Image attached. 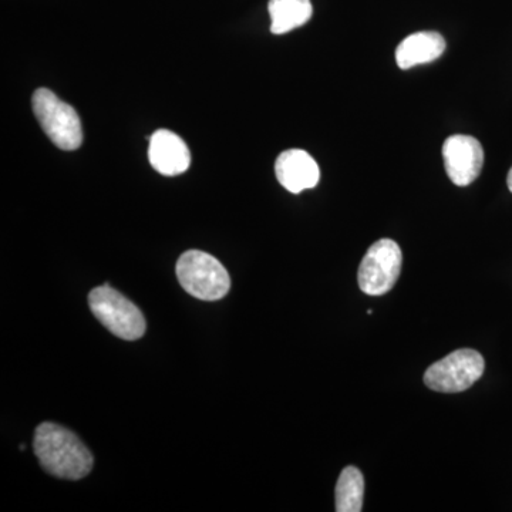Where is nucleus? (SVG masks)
I'll use <instances>...</instances> for the list:
<instances>
[{
  "label": "nucleus",
  "mask_w": 512,
  "mask_h": 512,
  "mask_svg": "<svg viewBox=\"0 0 512 512\" xmlns=\"http://www.w3.org/2000/svg\"><path fill=\"white\" fill-rule=\"evenodd\" d=\"M268 10L274 35L301 28L313 15L311 0H269Z\"/></svg>",
  "instance_id": "obj_11"
},
{
  "label": "nucleus",
  "mask_w": 512,
  "mask_h": 512,
  "mask_svg": "<svg viewBox=\"0 0 512 512\" xmlns=\"http://www.w3.org/2000/svg\"><path fill=\"white\" fill-rule=\"evenodd\" d=\"M507 184H508V188H510V191L512 192V167H511L510 173H508Z\"/></svg>",
  "instance_id": "obj_13"
},
{
  "label": "nucleus",
  "mask_w": 512,
  "mask_h": 512,
  "mask_svg": "<svg viewBox=\"0 0 512 512\" xmlns=\"http://www.w3.org/2000/svg\"><path fill=\"white\" fill-rule=\"evenodd\" d=\"M148 160L158 173L175 177L185 173L191 165V154L183 138L173 131L157 130L153 136L148 137Z\"/></svg>",
  "instance_id": "obj_8"
},
{
  "label": "nucleus",
  "mask_w": 512,
  "mask_h": 512,
  "mask_svg": "<svg viewBox=\"0 0 512 512\" xmlns=\"http://www.w3.org/2000/svg\"><path fill=\"white\" fill-rule=\"evenodd\" d=\"M443 158L451 183L467 187L483 170L484 150L477 138L456 134L444 141Z\"/></svg>",
  "instance_id": "obj_7"
},
{
  "label": "nucleus",
  "mask_w": 512,
  "mask_h": 512,
  "mask_svg": "<svg viewBox=\"0 0 512 512\" xmlns=\"http://www.w3.org/2000/svg\"><path fill=\"white\" fill-rule=\"evenodd\" d=\"M33 448L40 466L52 476L63 480H80L92 471V453L66 427L55 423L40 424L36 429Z\"/></svg>",
  "instance_id": "obj_1"
},
{
  "label": "nucleus",
  "mask_w": 512,
  "mask_h": 512,
  "mask_svg": "<svg viewBox=\"0 0 512 512\" xmlns=\"http://www.w3.org/2000/svg\"><path fill=\"white\" fill-rule=\"evenodd\" d=\"M32 107L40 127L60 150L73 151L82 146V121L72 106L49 89H37Z\"/></svg>",
  "instance_id": "obj_3"
},
{
  "label": "nucleus",
  "mask_w": 512,
  "mask_h": 512,
  "mask_svg": "<svg viewBox=\"0 0 512 512\" xmlns=\"http://www.w3.org/2000/svg\"><path fill=\"white\" fill-rule=\"evenodd\" d=\"M365 480L356 467H346L336 484V511L360 512L363 507Z\"/></svg>",
  "instance_id": "obj_12"
},
{
  "label": "nucleus",
  "mask_w": 512,
  "mask_h": 512,
  "mask_svg": "<svg viewBox=\"0 0 512 512\" xmlns=\"http://www.w3.org/2000/svg\"><path fill=\"white\" fill-rule=\"evenodd\" d=\"M402 249L392 239H380L367 249L360 262L357 282L370 296L384 295L396 285L402 271Z\"/></svg>",
  "instance_id": "obj_6"
},
{
  "label": "nucleus",
  "mask_w": 512,
  "mask_h": 512,
  "mask_svg": "<svg viewBox=\"0 0 512 512\" xmlns=\"http://www.w3.org/2000/svg\"><path fill=\"white\" fill-rule=\"evenodd\" d=\"M484 357L473 349H460L431 365L424 383L440 393H460L470 389L483 376Z\"/></svg>",
  "instance_id": "obj_5"
},
{
  "label": "nucleus",
  "mask_w": 512,
  "mask_h": 512,
  "mask_svg": "<svg viewBox=\"0 0 512 512\" xmlns=\"http://www.w3.org/2000/svg\"><path fill=\"white\" fill-rule=\"evenodd\" d=\"M89 305L101 325L117 338L137 340L146 333L143 313L110 285L94 288L89 295Z\"/></svg>",
  "instance_id": "obj_4"
},
{
  "label": "nucleus",
  "mask_w": 512,
  "mask_h": 512,
  "mask_svg": "<svg viewBox=\"0 0 512 512\" xmlns=\"http://www.w3.org/2000/svg\"><path fill=\"white\" fill-rule=\"evenodd\" d=\"M175 272L185 291L201 301H218L231 288V279L224 265L214 256L197 249L180 256Z\"/></svg>",
  "instance_id": "obj_2"
},
{
  "label": "nucleus",
  "mask_w": 512,
  "mask_h": 512,
  "mask_svg": "<svg viewBox=\"0 0 512 512\" xmlns=\"http://www.w3.org/2000/svg\"><path fill=\"white\" fill-rule=\"evenodd\" d=\"M275 174L279 184L292 194L315 188L320 178L318 163L298 148L286 150L276 158Z\"/></svg>",
  "instance_id": "obj_9"
},
{
  "label": "nucleus",
  "mask_w": 512,
  "mask_h": 512,
  "mask_svg": "<svg viewBox=\"0 0 512 512\" xmlns=\"http://www.w3.org/2000/svg\"><path fill=\"white\" fill-rule=\"evenodd\" d=\"M446 50V40L437 32H417L397 46L396 62L402 70L434 62Z\"/></svg>",
  "instance_id": "obj_10"
}]
</instances>
